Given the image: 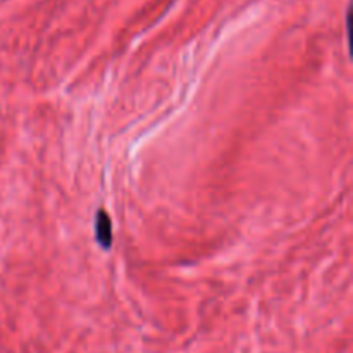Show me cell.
Segmentation results:
<instances>
[{"instance_id":"1","label":"cell","mask_w":353,"mask_h":353,"mask_svg":"<svg viewBox=\"0 0 353 353\" xmlns=\"http://www.w3.org/2000/svg\"><path fill=\"white\" fill-rule=\"evenodd\" d=\"M95 231H97V241L103 250H109L112 247V223H110L109 214L103 209L99 210L95 221Z\"/></svg>"}]
</instances>
